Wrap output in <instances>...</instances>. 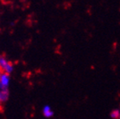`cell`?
<instances>
[{"label": "cell", "mask_w": 120, "mask_h": 119, "mask_svg": "<svg viewBox=\"0 0 120 119\" xmlns=\"http://www.w3.org/2000/svg\"><path fill=\"white\" fill-rule=\"evenodd\" d=\"M43 113H44V116L45 117H51L54 115V112L51 111L50 107L49 105H45L43 109Z\"/></svg>", "instance_id": "4"}, {"label": "cell", "mask_w": 120, "mask_h": 119, "mask_svg": "<svg viewBox=\"0 0 120 119\" xmlns=\"http://www.w3.org/2000/svg\"><path fill=\"white\" fill-rule=\"evenodd\" d=\"M2 73H3V72L1 71H0V78H1V75H2Z\"/></svg>", "instance_id": "7"}, {"label": "cell", "mask_w": 120, "mask_h": 119, "mask_svg": "<svg viewBox=\"0 0 120 119\" xmlns=\"http://www.w3.org/2000/svg\"><path fill=\"white\" fill-rule=\"evenodd\" d=\"M118 118H120V115H119V117H118Z\"/></svg>", "instance_id": "8"}, {"label": "cell", "mask_w": 120, "mask_h": 119, "mask_svg": "<svg viewBox=\"0 0 120 119\" xmlns=\"http://www.w3.org/2000/svg\"><path fill=\"white\" fill-rule=\"evenodd\" d=\"M9 61H8L7 60H6V58L2 56V55H0V70L3 72H4L5 69H6L8 64H9Z\"/></svg>", "instance_id": "3"}, {"label": "cell", "mask_w": 120, "mask_h": 119, "mask_svg": "<svg viewBox=\"0 0 120 119\" xmlns=\"http://www.w3.org/2000/svg\"><path fill=\"white\" fill-rule=\"evenodd\" d=\"M0 82L5 86H9V74L6 72H3L0 78Z\"/></svg>", "instance_id": "2"}, {"label": "cell", "mask_w": 120, "mask_h": 119, "mask_svg": "<svg viewBox=\"0 0 120 119\" xmlns=\"http://www.w3.org/2000/svg\"><path fill=\"white\" fill-rule=\"evenodd\" d=\"M120 115V112L119 110H113L112 112L110 113V117L112 118H118Z\"/></svg>", "instance_id": "5"}, {"label": "cell", "mask_w": 120, "mask_h": 119, "mask_svg": "<svg viewBox=\"0 0 120 119\" xmlns=\"http://www.w3.org/2000/svg\"><path fill=\"white\" fill-rule=\"evenodd\" d=\"M9 96V91L8 86H5L0 82V100L2 102H5L8 100Z\"/></svg>", "instance_id": "1"}, {"label": "cell", "mask_w": 120, "mask_h": 119, "mask_svg": "<svg viewBox=\"0 0 120 119\" xmlns=\"http://www.w3.org/2000/svg\"><path fill=\"white\" fill-rule=\"evenodd\" d=\"M22 1H24V0H22Z\"/></svg>", "instance_id": "10"}, {"label": "cell", "mask_w": 120, "mask_h": 119, "mask_svg": "<svg viewBox=\"0 0 120 119\" xmlns=\"http://www.w3.org/2000/svg\"><path fill=\"white\" fill-rule=\"evenodd\" d=\"M3 107H2V101L0 100V112H2Z\"/></svg>", "instance_id": "6"}, {"label": "cell", "mask_w": 120, "mask_h": 119, "mask_svg": "<svg viewBox=\"0 0 120 119\" xmlns=\"http://www.w3.org/2000/svg\"><path fill=\"white\" fill-rule=\"evenodd\" d=\"M0 71H1V70H0ZM2 72H3V71H2Z\"/></svg>", "instance_id": "9"}]
</instances>
